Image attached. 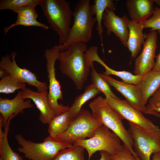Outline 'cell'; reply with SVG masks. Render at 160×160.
<instances>
[{"label":"cell","mask_w":160,"mask_h":160,"mask_svg":"<svg viewBox=\"0 0 160 160\" xmlns=\"http://www.w3.org/2000/svg\"><path fill=\"white\" fill-rule=\"evenodd\" d=\"M87 49L86 43L76 42L60 52L57 57L61 72L72 80L78 90L83 88L90 71L85 56Z\"/></svg>","instance_id":"6da1fadb"},{"label":"cell","mask_w":160,"mask_h":160,"mask_svg":"<svg viewBox=\"0 0 160 160\" xmlns=\"http://www.w3.org/2000/svg\"><path fill=\"white\" fill-rule=\"evenodd\" d=\"M89 105L92 113L98 119L102 124L118 136L125 147L138 160H140L134 150L133 140L130 132L124 127L122 119L105 98L99 96Z\"/></svg>","instance_id":"7a4b0ae2"},{"label":"cell","mask_w":160,"mask_h":160,"mask_svg":"<svg viewBox=\"0 0 160 160\" xmlns=\"http://www.w3.org/2000/svg\"><path fill=\"white\" fill-rule=\"evenodd\" d=\"M51 28L59 36V45L67 41L73 12L66 0H41L39 5Z\"/></svg>","instance_id":"3957f363"},{"label":"cell","mask_w":160,"mask_h":160,"mask_svg":"<svg viewBox=\"0 0 160 160\" xmlns=\"http://www.w3.org/2000/svg\"><path fill=\"white\" fill-rule=\"evenodd\" d=\"M89 0H79L73 12V23L71 27L66 42L59 45L60 52L67 49L77 42L86 43L92 37L93 28L96 21L91 10Z\"/></svg>","instance_id":"277c9868"},{"label":"cell","mask_w":160,"mask_h":160,"mask_svg":"<svg viewBox=\"0 0 160 160\" xmlns=\"http://www.w3.org/2000/svg\"><path fill=\"white\" fill-rule=\"evenodd\" d=\"M15 138L20 145L17 151L30 160H52L60 151L73 146L49 135L39 143L27 140L20 134L16 135Z\"/></svg>","instance_id":"5b68a950"},{"label":"cell","mask_w":160,"mask_h":160,"mask_svg":"<svg viewBox=\"0 0 160 160\" xmlns=\"http://www.w3.org/2000/svg\"><path fill=\"white\" fill-rule=\"evenodd\" d=\"M121 141L118 136L102 124L97 128L91 137L76 140L73 145L84 147L88 153V160H90L92 155L98 151H105L111 155L117 154L123 148Z\"/></svg>","instance_id":"8992f818"},{"label":"cell","mask_w":160,"mask_h":160,"mask_svg":"<svg viewBox=\"0 0 160 160\" xmlns=\"http://www.w3.org/2000/svg\"><path fill=\"white\" fill-rule=\"evenodd\" d=\"M102 124L88 110L82 109L68 128L60 136L54 138L62 142L72 145L76 140L90 138Z\"/></svg>","instance_id":"52a82bcc"},{"label":"cell","mask_w":160,"mask_h":160,"mask_svg":"<svg viewBox=\"0 0 160 160\" xmlns=\"http://www.w3.org/2000/svg\"><path fill=\"white\" fill-rule=\"evenodd\" d=\"M60 52L59 45H55L50 48L46 49L44 53L49 82L47 97L55 116L68 111L69 108L68 106L63 105L58 102V100H62L63 99L60 83L56 79L55 72V63Z\"/></svg>","instance_id":"ba28073f"},{"label":"cell","mask_w":160,"mask_h":160,"mask_svg":"<svg viewBox=\"0 0 160 160\" xmlns=\"http://www.w3.org/2000/svg\"><path fill=\"white\" fill-rule=\"evenodd\" d=\"M105 100L121 118L145 131L149 135L160 138V129L142 112L132 106L126 100L105 96Z\"/></svg>","instance_id":"9c48e42d"},{"label":"cell","mask_w":160,"mask_h":160,"mask_svg":"<svg viewBox=\"0 0 160 160\" xmlns=\"http://www.w3.org/2000/svg\"><path fill=\"white\" fill-rule=\"evenodd\" d=\"M16 55L17 53L13 52L10 55L7 54L3 56L0 61V68L5 70L7 74L20 81L36 87L37 92L48 95L47 84L39 81L36 75L30 70L20 67L16 62Z\"/></svg>","instance_id":"30bf717a"},{"label":"cell","mask_w":160,"mask_h":160,"mask_svg":"<svg viewBox=\"0 0 160 160\" xmlns=\"http://www.w3.org/2000/svg\"><path fill=\"white\" fill-rule=\"evenodd\" d=\"M129 124L133 148L137 157L140 160H151V155L160 152V138L151 135L130 123Z\"/></svg>","instance_id":"8fae6325"},{"label":"cell","mask_w":160,"mask_h":160,"mask_svg":"<svg viewBox=\"0 0 160 160\" xmlns=\"http://www.w3.org/2000/svg\"><path fill=\"white\" fill-rule=\"evenodd\" d=\"M157 33L156 31H150L143 45L142 51L135 58L134 64L135 75L142 76L153 68L157 47Z\"/></svg>","instance_id":"7c38bea8"},{"label":"cell","mask_w":160,"mask_h":160,"mask_svg":"<svg viewBox=\"0 0 160 160\" xmlns=\"http://www.w3.org/2000/svg\"><path fill=\"white\" fill-rule=\"evenodd\" d=\"M129 19L126 15L119 17L115 14L114 11L108 8L104 12L103 23L106 28V34L110 35L114 33L119 38L123 45L127 47L129 30L127 24Z\"/></svg>","instance_id":"4fadbf2b"},{"label":"cell","mask_w":160,"mask_h":160,"mask_svg":"<svg viewBox=\"0 0 160 160\" xmlns=\"http://www.w3.org/2000/svg\"><path fill=\"white\" fill-rule=\"evenodd\" d=\"M102 77L116 90L120 93L132 107L144 113L146 106L142 103L141 95L138 85L118 81L109 76L100 73Z\"/></svg>","instance_id":"5bb4252c"},{"label":"cell","mask_w":160,"mask_h":160,"mask_svg":"<svg viewBox=\"0 0 160 160\" xmlns=\"http://www.w3.org/2000/svg\"><path fill=\"white\" fill-rule=\"evenodd\" d=\"M31 100L25 101L23 98L21 91L19 90L15 97L12 99L0 97V124L4 127L10 116L23 113L24 109L33 108Z\"/></svg>","instance_id":"9a60e30c"},{"label":"cell","mask_w":160,"mask_h":160,"mask_svg":"<svg viewBox=\"0 0 160 160\" xmlns=\"http://www.w3.org/2000/svg\"><path fill=\"white\" fill-rule=\"evenodd\" d=\"M23 98L32 100L40 111L39 119L44 124H49L55 116L48 99L47 94L33 91L29 88L21 90Z\"/></svg>","instance_id":"2e32d148"},{"label":"cell","mask_w":160,"mask_h":160,"mask_svg":"<svg viewBox=\"0 0 160 160\" xmlns=\"http://www.w3.org/2000/svg\"><path fill=\"white\" fill-rule=\"evenodd\" d=\"M153 0H128L126 7L130 20L143 23L152 15L154 10Z\"/></svg>","instance_id":"e0dca14e"},{"label":"cell","mask_w":160,"mask_h":160,"mask_svg":"<svg viewBox=\"0 0 160 160\" xmlns=\"http://www.w3.org/2000/svg\"><path fill=\"white\" fill-rule=\"evenodd\" d=\"M143 23L135 22L129 19L128 22L129 36L127 48L133 58L137 57L147 38V34L143 32Z\"/></svg>","instance_id":"ac0fdd59"},{"label":"cell","mask_w":160,"mask_h":160,"mask_svg":"<svg viewBox=\"0 0 160 160\" xmlns=\"http://www.w3.org/2000/svg\"><path fill=\"white\" fill-rule=\"evenodd\" d=\"M139 88L143 105H145L160 86V71L152 70L142 76Z\"/></svg>","instance_id":"d6986e66"},{"label":"cell","mask_w":160,"mask_h":160,"mask_svg":"<svg viewBox=\"0 0 160 160\" xmlns=\"http://www.w3.org/2000/svg\"><path fill=\"white\" fill-rule=\"evenodd\" d=\"M101 92L92 83L87 86L84 92L77 96L68 111L69 117L74 119L81 110L83 105L90 99L94 97Z\"/></svg>","instance_id":"ffe728a7"},{"label":"cell","mask_w":160,"mask_h":160,"mask_svg":"<svg viewBox=\"0 0 160 160\" xmlns=\"http://www.w3.org/2000/svg\"><path fill=\"white\" fill-rule=\"evenodd\" d=\"M93 2L94 4L91 6V10L93 15H95V18L97 22L96 29L97 31L98 35L100 36L103 50L102 34L103 30L102 24L103 15L105 10L107 8L114 11V1L112 0H94Z\"/></svg>","instance_id":"44dd1931"},{"label":"cell","mask_w":160,"mask_h":160,"mask_svg":"<svg viewBox=\"0 0 160 160\" xmlns=\"http://www.w3.org/2000/svg\"><path fill=\"white\" fill-rule=\"evenodd\" d=\"M10 117L4 127V131L0 127V158L2 160H24L23 158L14 152L10 146L8 140L9 126L11 119Z\"/></svg>","instance_id":"7402d4cb"},{"label":"cell","mask_w":160,"mask_h":160,"mask_svg":"<svg viewBox=\"0 0 160 160\" xmlns=\"http://www.w3.org/2000/svg\"><path fill=\"white\" fill-rule=\"evenodd\" d=\"M72 121L68 111L55 116L49 124V136L53 138L60 136L68 128Z\"/></svg>","instance_id":"603a6c76"},{"label":"cell","mask_w":160,"mask_h":160,"mask_svg":"<svg viewBox=\"0 0 160 160\" xmlns=\"http://www.w3.org/2000/svg\"><path fill=\"white\" fill-rule=\"evenodd\" d=\"M96 61L105 68V71L103 73L105 75H115L121 78L124 82L135 85H138L140 82L142 77L141 76L133 75L128 71H117L113 69L107 65L100 57L97 58Z\"/></svg>","instance_id":"cb8c5ba5"},{"label":"cell","mask_w":160,"mask_h":160,"mask_svg":"<svg viewBox=\"0 0 160 160\" xmlns=\"http://www.w3.org/2000/svg\"><path fill=\"white\" fill-rule=\"evenodd\" d=\"M85 149L80 146H73L60 151L52 160H85Z\"/></svg>","instance_id":"d4e9b609"},{"label":"cell","mask_w":160,"mask_h":160,"mask_svg":"<svg viewBox=\"0 0 160 160\" xmlns=\"http://www.w3.org/2000/svg\"><path fill=\"white\" fill-rule=\"evenodd\" d=\"M26 87L25 83L20 81L7 73L0 81V93L9 94L14 92L17 89H24Z\"/></svg>","instance_id":"484cf974"},{"label":"cell","mask_w":160,"mask_h":160,"mask_svg":"<svg viewBox=\"0 0 160 160\" xmlns=\"http://www.w3.org/2000/svg\"><path fill=\"white\" fill-rule=\"evenodd\" d=\"M91 80L92 84L105 96L116 99H120L113 92L109 84L98 73L93 66L91 68Z\"/></svg>","instance_id":"4316f807"},{"label":"cell","mask_w":160,"mask_h":160,"mask_svg":"<svg viewBox=\"0 0 160 160\" xmlns=\"http://www.w3.org/2000/svg\"><path fill=\"white\" fill-rule=\"evenodd\" d=\"M41 0H1L0 10H10L17 13L22 7L27 5L36 6L39 5Z\"/></svg>","instance_id":"83f0119b"},{"label":"cell","mask_w":160,"mask_h":160,"mask_svg":"<svg viewBox=\"0 0 160 160\" xmlns=\"http://www.w3.org/2000/svg\"><path fill=\"white\" fill-rule=\"evenodd\" d=\"M18 25L39 27L42 28L44 30H47L49 28L48 25L41 23L37 20H29L17 15V19L15 23L4 28L3 30L4 31V35H6L10 29L15 26Z\"/></svg>","instance_id":"f1b7e54d"},{"label":"cell","mask_w":160,"mask_h":160,"mask_svg":"<svg viewBox=\"0 0 160 160\" xmlns=\"http://www.w3.org/2000/svg\"><path fill=\"white\" fill-rule=\"evenodd\" d=\"M145 28H150V31L157 30L160 33V8L155 7L151 16L143 23Z\"/></svg>","instance_id":"f546056e"},{"label":"cell","mask_w":160,"mask_h":160,"mask_svg":"<svg viewBox=\"0 0 160 160\" xmlns=\"http://www.w3.org/2000/svg\"><path fill=\"white\" fill-rule=\"evenodd\" d=\"M146 106L145 114L152 112H160V86L148 100Z\"/></svg>","instance_id":"4dcf8cb0"},{"label":"cell","mask_w":160,"mask_h":160,"mask_svg":"<svg viewBox=\"0 0 160 160\" xmlns=\"http://www.w3.org/2000/svg\"><path fill=\"white\" fill-rule=\"evenodd\" d=\"M36 6L27 5L22 7L17 12V15L29 20H37L38 14L35 10Z\"/></svg>","instance_id":"1f68e13d"},{"label":"cell","mask_w":160,"mask_h":160,"mask_svg":"<svg viewBox=\"0 0 160 160\" xmlns=\"http://www.w3.org/2000/svg\"><path fill=\"white\" fill-rule=\"evenodd\" d=\"M112 160H138L123 145L121 151L111 155Z\"/></svg>","instance_id":"d6a6232c"},{"label":"cell","mask_w":160,"mask_h":160,"mask_svg":"<svg viewBox=\"0 0 160 160\" xmlns=\"http://www.w3.org/2000/svg\"><path fill=\"white\" fill-rule=\"evenodd\" d=\"M100 158L99 160H112L111 155L108 153L104 151L100 152Z\"/></svg>","instance_id":"836d02e7"},{"label":"cell","mask_w":160,"mask_h":160,"mask_svg":"<svg viewBox=\"0 0 160 160\" xmlns=\"http://www.w3.org/2000/svg\"><path fill=\"white\" fill-rule=\"evenodd\" d=\"M156 61L153 69L154 71H160V52L159 54L156 56Z\"/></svg>","instance_id":"e575fe53"},{"label":"cell","mask_w":160,"mask_h":160,"mask_svg":"<svg viewBox=\"0 0 160 160\" xmlns=\"http://www.w3.org/2000/svg\"><path fill=\"white\" fill-rule=\"evenodd\" d=\"M151 160H160V152L153 154Z\"/></svg>","instance_id":"d590c367"},{"label":"cell","mask_w":160,"mask_h":160,"mask_svg":"<svg viewBox=\"0 0 160 160\" xmlns=\"http://www.w3.org/2000/svg\"><path fill=\"white\" fill-rule=\"evenodd\" d=\"M7 74L6 71L1 68H0V77L2 78L4 77Z\"/></svg>","instance_id":"8d00e7d4"},{"label":"cell","mask_w":160,"mask_h":160,"mask_svg":"<svg viewBox=\"0 0 160 160\" xmlns=\"http://www.w3.org/2000/svg\"><path fill=\"white\" fill-rule=\"evenodd\" d=\"M150 114L160 119V114L159 113L156 112H152Z\"/></svg>","instance_id":"74e56055"},{"label":"cell","mask_w":160,"mask_h":160,"mask_svg":"<svg viewBox=\"0 0 160 160\" xmlns=\"http://www.w3.org/2000/svg\"><path fill=\"white\" fill-rule=\"evenodd\" d=\"M153 1L160 6V0H153Z\"/></svg>","instance_id":"f35d334b"},{"label":"cell","mask_w":160,"mask_h":160,"mask_svg":"<svg viewBox=\"0 0 160 160\" xmlns=\"http://www.w3.org/2000/svg\"><path fill=\"white\" fill-rule=\"evenodd\" d=\"M0 160H2V159L1 158H0Z\"/></svg>","instance_id":"ab89813d"}]
</instances>
